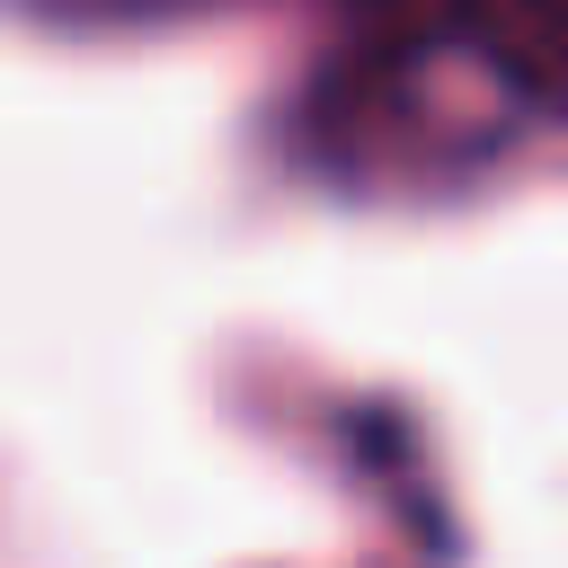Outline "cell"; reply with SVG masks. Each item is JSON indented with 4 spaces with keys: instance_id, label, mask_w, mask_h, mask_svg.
I'll return each instance as SVG.
<instances>
[{
    "instance_id": "cell-1",
    "label": "cell",
    "mask_w": 568,
    "mask_h": 568,
    "mask_svg": "<svg viewBox=\"0 0 568 568\" xmlns=\"http://www.w3.org/2000/svg\"><path fill=\"white\" fill-rule=\"evenodd\" d=\"M462 18L532 80L568 89V0H462Z\"/></svg>"
}]
</instances>
